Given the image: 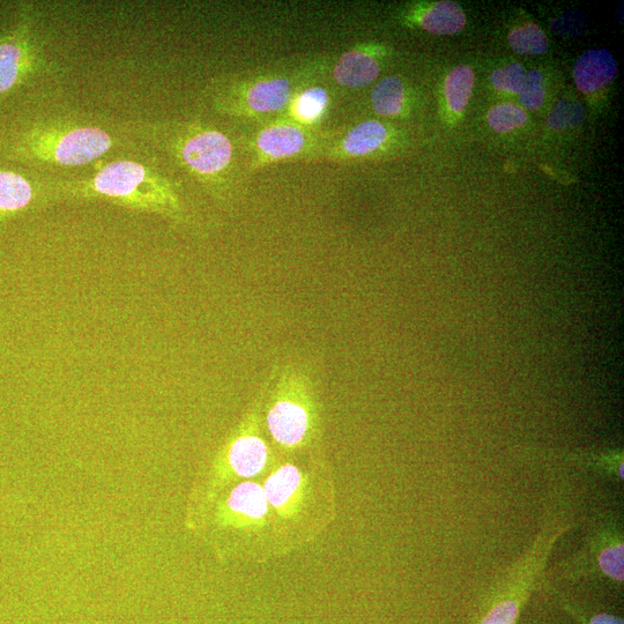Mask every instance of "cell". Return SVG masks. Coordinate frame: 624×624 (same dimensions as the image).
Wrapping results in <instances>:
<instances>
[{
  "label": "cell",
  "instance_id": "d4e9b609",
  "mask_svg": "<svg viewBox=\"0 0 624 624\" xmlns=\"http://www.w3.org/2000/svg\"><path fill=\"white\" fill-rule=\"evenodd\" d=\"M551 26L557 35L572 39V37L584 34L586 28H588V20H586L582 12L575 10L562 14L561 17L552 21Z\"/></svg>",
  "mask_w": 624,
  "mask_h": 624
},
{
  "label": "cell",
  "instance_id": "9c48e42d",
  "mask_svg": "<svg viewBox=\"0 0 624 624\" xmlns=\"http://www.w3.org/2000/svg\"><path fill=\"white\" fill-rule=\"evenodd\" d=\"M279 458L264 432L262 397H259L215 459L213 477L217 492L243 481L262 480Z\"/></svg>",
  "mask_w": 624,
  "mask_h": 624
},
{
  "label": "cell",
  "instance_id": "4fadbf2b",
  "mask_svg": "<svg viewBox=\"0 0 624 624\" xmlns=\"http://www.w3.org/2000/svg\"><path fill=\"white\" fill-rule=\"evenodd\" d=\"M583 560L592 564L599 574L616 583L624 581V545L619 530L607 527L594 533L583 551Z\"/></svg>",
  "mask_w": 624,
  "mask_h": 624
},
{
  "label": "cell",
  "instance_id": "5bb4252c",
  "mask_svg": "<svg viewBox=\"0 0 624 624\" xmlns=\"http://www.w3.org/2000/svg\"><path fill=\"white\" fill-rule=\"evenodd\" d=\"M403 18L407 24L419 26L434 35H455L462 32L466 25L464 10L451 0L413 7L404 12Z\"/></svg>",
  "mask_w": 624,
  "mask_h": 624
},
{
  "label": "cell",
  "instance_id": "484cf974",
  "mask_svg": "<svg viewBox=\"0 0 624 624\" xmlns=\"http://www.w3.org/2000/svg\"><path fill=\"white\" fill-rule=\"evenodd\" d=\"M518 612V600L505 599L493 607L481 624H515Z\"/></svg>",
  "mask_w": 624,
  "mask_h": 624
},
{
  "label": "cell",
  "instance_id": "44dd1931",
  "mask_svg": "<svg viewBox=\"0 0 624 624\" xmlns=\"http://www.w3.org/2000/svg\"><path fill=\"white\" fill-rule=\"evenodd\" d=\"M487 121L495 132L509 133L523 126L529 121L525 109L515 103H501L489 110Z\"/></svg>",
  "mask_w": 624,
  "mask_h": 624
},
{
  "label": "cell",
  "instance_id": "7c38bea8",
  "mask_svg": "<svg viewBox=\"0 0 624 624\" xmlns=\"http://www.w3.org/2000/svg\"><path fill=\"white\" fill-rule=\"evenodd\" d=\"M386 55L388 49L380 44H358L338 57L332 66V80L344 88H366L381 76L382 61Z\"/></svg>",
  "mask_w": 624,
  "mask_h": 624
},
{
  "label": "cell",
  "instance_id": "d6986e66",
  "mask_svg": "<svg viewBox=\"0 0 624 624\" xmlns=\"http://www.w3.org/2000/svg\"><path fill=\"white\" fill-rule=\"evenodd\" d=\"M474 81V71L468 65L457 66L445 78V102L452 115L460 116L465 113L472 98Z\"/></svg>",
  "mask_w": 624,
  "mask_h": 624
},
{
  "label": "cell",
  "instance_id": "277c9868",
  "mask_svg": "<svg viewBox=\"0 0 624 624\" xmlns=\"http://www.w3.org/2000/svg\"><path fill=\"white\" fill-rule=\"evenodd\" d=\"M262 397L267 441L280 458L303 459L322 455L323 410L311 378L287 367Z\"/></svg>",
  "mask_w": 624,
  "mask_h": 624
},
{
  "label": "cell",
  "instance_id": "7a4b0ae2",
  "mask_svg": "<svg viewBox=\"0 0 624 624\" xmlns=\"http://www.w3.org/2000/svg\"><path fill=\"white\" fill-rule=\"evenodd\" d=\"M276 532L279 556L311 544L336 519V489L322 455L279 458L260 480Z\"/></svg>",
  "mask_w": 624,
  "mask_h": 624
},
{
  "label": "cell",
  "instance_id": "cb8c5ba5",
  "mask_svg": "<svg viewBox=\"0 0 624 624\" xmlns=\"http://www.w3.org/2000/svg\"><path fill=\"white\" fill-rule=\"evenodd\" d=\"M525 78L526 72L519 63L509 64L490 74V81L497 91L511 95L520 92L525 83Z\"/></svg>",
  "mask_w": 624,
  "mask_h": 624
},
{
  "label": "cell",
  "instance_id": "5b68a950",
  "mask_svg": "<svg viewBox=\"0 0 624 624\" xmlns=\"http://www.w3.org/2000/svg\"><path fill=\"white\" fill-rule=\"evenodd\" d=\"M326 68L325 61H308L215 80L210 89L211 106L215 113L232 120H271L284 115L295 94L314 84Z\"/></svg>",
  "mask_w": 624,
  "mask_h": 624
},
{
  "label": "cell",
  "instance_id": "e0dca14e",
  "mask_svg": "<svg viewBox=\"0 0 624 624\" xmlns=\"http://www.w3.org/2000/svg\"><path fill=\"white\" fill-rule=\"evenodd\" d=\"M35 204L41 206L35 182L10 170H0V221L16 217Z\"/></svg>",
  "mask_w": 624,
  "mask_h": 624
},
{
  "label": "cell",
  "instance_id": "8992f818",
  "mask_svg": "<svg viewBox=\"0 0 624 624\" xmlns=\"http://www.w3.org/2000/svg\"><path fill=\"white\" fill-rule=\"evenodd\" d=\"M120 144L100 125L76 116L43 118L21 132L11 145V156L48 169H74L91 165Z\"/></svg>",
  "mask_w": 624,
  "mask_h": 624
},
{
  "label": "cell",
  "instance_id": "3957f363",
  "mask_svg": "<svg viewBox=\"0 0 624 624\" xmlns=\"http://www.w3.org/2000/svg\"><path fill=\"white\" fill-rule=\"evenodd\" d=\"M126 132L167 158L195 181L208 196L227 203L233 196L235 147L214 125L193 120L131 121Z\"/></svg>",
  "mask_w": 624,
  "mask_h": 624
},
{
  "label": "cell",
  "instance_id": "603a6c76",
  "mask_svg": "<svg viewBox=\"0 0 624 624\" xmlns=\"http://www.w3.org/2000/svg\"><path fill=\"white\" fill-rule=\"evenodd\" d=\"M522 108L538 110L546 98V79L539 70H532L526 74L525 83L518 93Z\"/></svg>",
  "mask_w": 624,
  "mask_h": 624
},
{
  "label": "cell",
  "instance_id": "ffe728a7",
  "mask_svg": "<svg viewBox=\"0 0 624 624\" xmlns=\"http://www.w3.org/2000/svg\"><path fill=\"white\" fill-rule=\"evenodd\" d=\"M512 50L523 56H540L546 54L549 43L546 34L534 24L512 29L508 36Z\"/></svg>",
  "mask_w": 624,
  "mask_h": 624
},
{
  "label": "cell",
  "instance_id": "4316f807",
  "mask_svg": "<svg viewBox=\"0 0 624 624\" xmlns=\"http://www.w3.org/2000/svg\"><path fill=\"white\" fill-rule=\"evenodd\" d=\"M590 624H623V621L614 615L599 614L591 619Z\"/></svg>",
  "mask_w": 624,
  "mask_h": 624
},
{
  "label": "cell",
  "instance_id": "8fae6325",
  "mask_svg": "<svg viewBox=\"0 0 624 624\" xmlns=\"http://www.w3.org/2000/svg\"><path fill=\"white\" fill-rule=\"evenodd\" d=\"M399 135L381 121L369 120L346 131H336L326 150L323 162L349 163L380 158L396 148Z\"/></svg>",
  "mask_w": 624,
  "mask_h": 624
},
{
  "label": "cell",
  "instance_id": "6da1fadb",
  "mask_svg": "<svg viewBox=\"0 0 624 624\" xmlns=\"http://www.w3.org/2000/svg\"><path fill=\"white\" fill-rule=\"evenodd\" d=\"M42 205L107 202L156 215L174 227H190L192 214L181 185L151 161L116 159L87 176L46 177L35 182Z\"/></svg>",
  "mask_w": 624,
  "mask_h": 624
},
{
  "label": "cell",
  "instance_id": "30bf717a",
  "mask_svg": "<svg viewBox=\"0 0 624 624\" xmlns=\"http://www.w3.org/2000/svg\"><path fill=\"white\" fill-rule=\"evenodd\" d=\"M37 14L34 7L24 10L17 25L0 39V95L36 74L54 70L37 35Z\"/></svg>",
  "mask_w": 624,
  "mask_h": 624
},
{
  "label": "cell",
  "instance_id": "52a82bcc",
  "mask_svg": "<svg viewBox=\"0 0 624 624\" xmlns=\"http://www.w3.org/2000/svg\"><path fill=\"white\" fill-rule=\"evenodd\" d=\"M219 499V523L227 534L230 557L247 563L280 557L262 482H240L222 490Z\"/></svg>",
  "mask_w": 624,
  "mask_h": 624
},
{
  "label": "cell",
  "instance_id": "2e32d148",
  "mask_svg": "<svg viewBox=\"0 0 624 624\" xmlns=\"http://www.w3.org/2000/svg\"><path fill=\"white\" fill-rule=\"evenodd\" d=\"M331 94L321 85L311 84L300 89L282 116L309 129H321L331 109Z\"/></svg>",
  "mask_w": 624,
  "mask_h": 624
},
{
  "label": "cell",
  "instance_id": "ba28073f",
  "mask_svg": "<svg viewBox=\"0 0 624 624\" xmlns=\"http://www.w3.org/2000/svg\"><path fill=\"white\" fill-rule=\"evenodd\" d=\"M336 131L304 128L284 116L256 123L242 137L250 174L281 162H323Z\"/></svg>",
  "mask_w": 624,
  "mask_h": 624
},
{
  "label": "cell",
  "instance_id": "9a60e30c",
  "mask_svg": "<svg viewBox=\"0 0 624 624\" xmlns=\"http://www.w3.org/2000/svg\"><path fill=\"white\" fill-rule=\"evenodd\" d=\"M618 71V62L611 52L593 49L577 59L572 76L579 91L591 95L613 83Z\"/></svg>",
  "mask_w": 624,
  "mask_h": 624
},
{
  "label": "cell",
  "instance_id": "ac0fdd59",
  "mask_svg": "<svg viewBox=\"0 0 624 624\" xmlns=\"http://www.w3.org/2000/svg\"><path fill=\"white\" fill-rule=\"evenodd\" d=\"M371 107L378 116L401 118L410 114V92L403 79L385 77L374 86L370 94Z\"/></svg>",
  "mask_w": 624,
  "mask_h": 624
},
{
  "label": "cell",
  "instance_id": "7402d4cb",
  "mask_svg": "<svg viewBox=\"0 0 624 624\" xmlns=\"http://www.w3.org/2000/svg\"><path fill=\"white\" fill-rule=\"evenodd\" d=\"M585 120V109L581 102L563 99L556 103L547 118L549 129L555 131L575 128Z\"/></svg>",
  "mask_w": 624,
  "mask_h": 624
}]
</instances>
